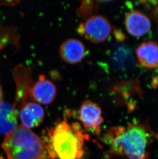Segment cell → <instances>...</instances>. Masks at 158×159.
<instances>
[{
  "mask_svg": "<svg viewBox=\"0 0 158 159\" xmlns=\"http://www.w3.org/2000/svg\"><path fill=\"white\" fill-rule=\"evenodd\" d=\"M19 111L14 105L3 102L0 104V135H7L18 127Z\"/></svg>",
  "mask_w": 158,
  "mask_h": 159,
  "instance_id": "cell-10",
  "label": "cell"
},
{
  "mask_svg": "<svg viewBox=\"0 0 158 159\" xmlns=\"http://www.w3.org/2000/svg\"><path fill=\"white\" fill-rule=\"evenodd\" d=\"M125 23L127 32L134 37H140L151 30L149 18L137 10H133L127 14Z\"/></svg>",
  "mask_w": 158,
  "mask_h": 159,
  "instance_id": "cell-8",
  "label": "cell"
},
{
  "mask_svg": "<svg viewBox=\"0 0 158 159\" xmlns=\"http://www.w3.org/2000/svg\"><path fill=\"white\" fill-rule=\"evenodd\" d=\"M19 116L22 126L28 129L37 127L43 121L45 112L37 102L31 100L20 106Z\"/></svg>",
  "mask_w": 158,
  "mask_h": 159,
  "instance_id": "cell-7",
  "label": "cell"
},
{
  "mask_svg": "<svg viewBox=\"0 0 158 159\" xmlns=\"http://www.w3.org/2000/svg\"><path fill=\"white\" fill-rule=\"evenodd\" d=\"M138 60L145 68L152 69L158 66V44L153 41L143 42L136 51Z\"/></svg>",
  "mask_w": 158,
  "mask_h": 159,
  "instance_id": "cell-12",
  "label": "cell"
},
{
  "mask_svg": "<svg viewBox=\"0 0 158 159\" xmlns=\"http://www.w3.org/2000/svg\"><path fill=\"white\" fill-rule=\"evenodd\" d=\"M79 119L86 130L99 134L103 122L101 109L98 104L90 100H86L81 106Z\"/></svg>",
  "mask_w": 158,
  "mask_h": 159,
  "instance_id": "cell-5",
  "label": "cell"
},
{
  "mask_svg": "<svg viewBox=\"0 0 158 159\" xmlns=\"http://www.w3.org/2000/svg\"><path fill=\"white\" fill-rule=\"evenodd\" d=\"M95 4L93 1H83L77 11V14L80 18H85L90 17L95 9Z\"/></svg>",
  "mask_w": 158,
  "mask_h": 159,
  "instance_id": "cell-13",
  "label": "cell"
},
{
  "mask_svg": "<svg viewBox=\"0 0 158 159\" xmlns=\"http://www.w3.org/2000/svg\"><path fill=\"white\" fill-rule=\"evenodd\" d=\"M87 138L80 124L64 120L48 130L45 155L49 159H83Z\"/></svg>",
  "mask_w": 158,
  "mask_h": 159,
  "instance_id": "cell-1",
  "label": "cell"
},
{
  "mask_svg": "<svg viewBox=\"0 0 158 159\" xmlns=\"http://www.w3.org/2000/svg\"><path fill=\"white\" fill-rule=\"evenodd\" d=\"M149 134L140 125H130L127 128L112 129L105 141L112 152L125 155L128 159H146Z\"/></svg>",
  "mask_w": 158,
  "mask_h": 159,
  "instance_id": "cell-2",
  "label": "cell"
},
{
  "mask_svg": "<svg viewBox=\"0 0 158 159\" xmlns=\"http://www.w3.org/2000/svg\"><path fill=\"white\" fill-rule=\"evenodd\" d=\"M78 34L93 43L106 41L112 33V25L108 20L101 15L90 16L84 23L79 24Z\"/></svg>",
  "mask_w": 158,
  "mask_h": 159,
  "instance_id": "cell-4",
  "label": "cell"
},
{
  "mask_svg": "<svg viewBox=\"0 0 158 159\" xmlns=\"http://www.w3.org/2000/svg\"><path fill=\"white\" fill-rule=\"evenodd\" d=\"M20 1H0V5H7V6H15L19 3Z\"/></svg>",
  "mask_w": 158,
  "mask_h": 159,
  "instance_id": "cell-14",
  "label": "cell"
},
{
  "mask_svg": "<svg viewBox=\"0 0 158 159\" xmlns=\"http://www.w3.org/2000/svg\"><path fill=\"white\" fill-rule=\"evenodd\" d=\"M3 102H4L3 101V89H2V87L1 84L0 83V104H1Z\"/></svg>",
  "mask_w": 158,
  "mask_h": 159,
  "instance_id": "cell-15",
  "label": "cell"
},
{
  "mask_svg": "<svg viewBox=\"0 0 158 159\" xmlns=\"http://www.w3.org/2000/svg\"><path fill=\"white\" fill-rule=\"evenodd\" d=\"M111 59L113 67L121 72L129 70L134 66L135 61L133 51L125 45L116 46L112 52Z\"/></svg>",
  "mask_w": 158,
  "mask_h": 159,
  "instance_id": "cell-11",
  "label": "cell"
},
{
  "mask_svg": "<svg viewBox=\"0 0 158 159\" xmlns=\"http://www.w3.org/2000/svg\"><path fill=\"white\" fill-rule=\"evenodd\" d=\"M2 147L8 159H42L44 140L22 125L5 135Z\"/></svg>",
  "mask_w": 158,
  "mask_h": 159,
  "instance_id": "cell-3",
  "label": "cell"
},
{
  "mask_svg": "<svg viewBox=\"0 0 158 159\" xmlns=\"http://www.w3.org/2000/svg\"><path fill=\"white\" fill-rule=\"evenodd\" d=\"M61 58L66 63L74 65L81 61L86 55L83 43L78 39L70 38L62 43L60 48Z\"/></svg>",
  "mask_w": 158,
  "mask_h": 159,
  "instance_id": "cell-9",
  "label": "cell"
},
{
  "mask_svg": "<svg viewBox=\"0 0 158 159\" xmlns=\"http://www.w3.org/2000/svg\"><path fill=\"white\" fill-rule=\"evenodd\" d=\"M57 93L55 84L45 75H41L30 89V97L37 104L48 105L55 100Z\"/></svg>",
  "mask_w": 158,
  "mask_h": 159,
  "instance_id": "cell-6",
  "label": "cell"
}]
</instances>
